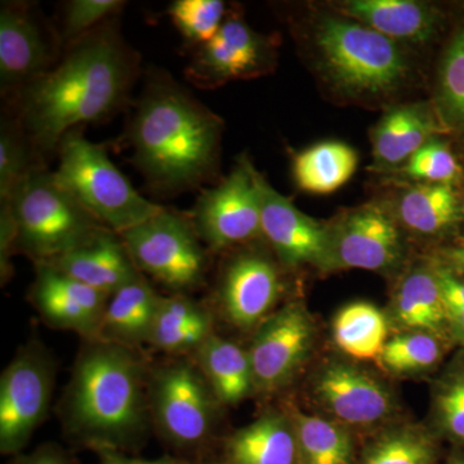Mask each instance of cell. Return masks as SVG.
Instances as JSON below:
<instances>
[{"instance_id": "7a4b0ae2", "label": "cell", "mask_w": 464, "mask_h": 464, "mask_svg": "<svg viewBox=\"0 0 464 464\" xmlns=\"http://www.w3.org/2000/svg\"><path fill=\"white\" fill-rule=\"evenodd\" d=\"M224 121L166 70L151 67L124 139L149 188L170 195L201 190L216 179Z\"/></svg>"}, {"instance_id": "9c48e42d", "label": "cell", "mask_w": 464, "mask_h": 464, "mask_svg": "<svg viewBox=\"0 0 464 464\" xmlns=\"http://www.w3.org/2000/svg\"><path fill=\"white\" fill-rule=\"evenodd\" d=\"M257 173L250 159L241 155L228 176L201 188L188 217L208 249L222 252L262 235Z\"/></svg>"}, {"instance_id": "5bb4252c", "label": "cell", "mask_w": 464, "mask_h": 464, "mask_svg": "<svg viewBox=\"0 0 464 464\" xmlns=\"http://www.w3.org/2000/svg\"><path fill=\"white\" fill-rule=\"evenodd\" d=\"M313 343V320L301 304H290L268 316L248 350L256 391L285 386L306 362Z\"/></svg>"}, {"instance_id": "83f0119b", "label": "cell", "mask_w": 464, "mask_h": 464, "mask_svg": "<svg viewBox=\"0 0 464 464\" xmlns=\"http://www.w3.org/2000/svg\"><path fill=\"white\" fill-rule=\"evenodd\" d=\"M400 221L420 235H438L460 219L459 201L451 185L420 183L401 195Z\"/></svg>"}, {"instance_id": "52a82bcc", "label": "cell", "mask_w": 464, "mask_h": 464, "mask_svg": "<svg viewBox=\"0 0 464 464\" xmlns=\"http://www.w3.org/2000/svg\"><path fill=\"white\" fill-rule=\"evenodd\" d=\"M119 237L142 275L176 293L203 285L207 250L188 215L164 207L158 215Z\"/></svg>"}, {"instance_id": "f546056e", "label": "cell", "mask_w": 464, "mask_h": 464, "mask_svg": "<svg viewBox=\"0 0 464 464\" xmlns=\"http://www.w3.org/2000/svg\"><path fill=\"white\" fill-rule=\"evenodd\" d=\"M298 458L302 464H351L353 441L340 424L317 415L295 413Z\"/></svg>"}, {"instance_id": "484cf974", "label": "cell", "mask_w": 464, "mask_h": 464, "mask_svg": "<svg viewBox=\"0 0 464 464\" xmlns=\"http://www.w3.org/2000/svg\"><path fill=\"white\" fill-rule=\"evenodd\" d=\"M359 157L355 150L340 141L316 143L293 159V176L301 190L310 194H332L350 181Z\"/></svg>"}, {"instance_id": "4fadbf2b", "label": "cell", "mask_w": 464, "mask_h": 464, "mask_svg": "<svg viewBox=\"0 0 464 464\" xmlns=\"http://www.w3.org/2000/svg\"><path fill=\"white\" fill-rule=\"evenodd\" d=\"M271 60L270 41L253 32L243 18L227 14L215 38L195 48L185 69L186 81L200 90H213L234 79L262 74Z\"/></svg>"}, {"instance_id": "f35d334b", "label": "cell", "mask_w": 464, "mask_h": 464, "mask_svg": "<svg viewBox=\"0 0 464 464\" xmlns=\"http://www.w3.org/2000/svg\"><path fill=\"white\" fill-rule=\"evenodd\" d=\"M436 274L444 298L448 326L454 340L464 347V283L448 268H436Z\"/></svg>"}, {"instance_id": "30bf717a", "label": "cell", "mask_w": 464, "mask_h": 464, "mask_svg": "<svg viewBox=\"0 0 464 464\" xmlns=\"http://www.w3.org/2000/svg\"><path fill=\"white\" fill-rule=\"evenodd\" d=\"M53 360L38 343L18 351L0 380V451L20 454L50 409Z\"/></svg>"}, {"instance_id": "7402d4cb", "label": "cell", "mask_w": 464, "mask_h": 464, "mask_svg": "<svg viewBox=\"0 0 464 464\" xmlns=\"http://www.w3.org/2000/svg\"><path fill=\"white\" fill-rule=\"evenodd\" d=\"M342 11L392 41L424 42L438 27V14L411 0H353Z\"/></svg>"}, {"instance_id": "ffe728a7", "label": "cell", "mask_w": 464, "mask_h": 464, "mask_svg": "<svg viewBox=\"0 0 464 464\" xmlns=\"http://www.w3.org/2000/svg\"><path fill=\"white\" fill-rule=\"evenodd\" d=\"M160 297L146 277L140 275L110 295L93 341L132 350L148 343Z\"/></svg>"}, {"instance_id": "d6a6232c", "label": "cell", "mask_w": 464, "mask_h": 464, "mask_svg": "<svg viewBox=\"0 0 464 464\" xmlns=\"http://www.w3.org/2000/svg\"><path fill=\"white\" fill-rule=\"evenodd\" d=\"M168 16L185 42L195 50L215 38L227 11L221 0H176L168 7Z\"/></svg>"}, {"instance_id": "e575fe53", "label": "cell", "mask_w": 464, "mask_h": 464, "mask_svg": "<svg viewBox=\"0 0 464 464\" xmlns=\"http://www.w3.org/2000/svg\"><path fill=\"white\" fill-rule=\"evenodd\" d=\"M435 448L418 431L391 433L371 449L362 464H431Z\"/></svg>"}, {"instance_id": "836d02e7", "label": "cell", "mask_w": 464, "mask_h": 464, "mask_svg": "<svg viewBox=\"0 0 464 464\" xmlns=\"http://www.w3.org/2000/svg\"><path fill=\"white\" fill-rule=\"evenodd\" d=\"M125 2L121 0H72L63 5L60 35L63 48L83 38L110 18L119 16Z\"/></svg>"}, {"instance_id": "7bdbcfd3", "label": "cell", "mask_w": 464, "mask_h": 464, "mask_svg": "<svg viewBox=\"0 0 464 464\" xmlns=\"http://www.w3.org/2000/svg\"><path fill=\"white\" fill-rule=\"evenodd\" d=\"M449 464H464V462H453V463H449Z\"/></svg>"}, {"instance_id": "1f68e13d", "label": "cell", "mask_w": 464, "mask_h": 464, "mask_svg": "<svg viewBox=\"0 0 464 464\" xmlns=\"http://www.w3.org/2000/svg\"><path fill=\"white\" fill-rule=\"evenodd\" d=\"M442 357V346L432 333L406 332L387 341L380 359L387 371L418 373L433 368Z\"/></svg>"}, {"instance_id": "2e32d148", "label": "cell", "mask_w": 464, "mask_h": 464, "mask_svg": "<svg viewBox=\"0 0 464 464\" xmlns=\"http://www.w3.org/2000/svg\"><path fill=\"white\" fill-rule=\"evenodd\" d=\"M35 268L29 301L44 323L94 340L110 295L51 266L35 265Z\"/></svg>"}, {"instance_id": "e0dca14e", "label": "cell", "mask_w": 464, "mask_h": 464, "mask_svg": "<svg viewBox=\"0 0 464 464\" xmlns=\"http://www.w3.org/2000/svg\"><path fill=\"white\" fill-rule=\"evenodd\" d=\"M282 290L279 270L258 253L244 252L226 266L218 297L228 322L248 331L267 319Z\"/></svg>"}, {"instance_id": "4dcf8cb0", "label": "cell", "mask_w": 464, "mask_h": 464, "mask_svg": "<svg viewBox=\"0 0 464 464\" xmlns=\"http://www.w3.org/2000/svg\"><path fill=\"white\" fill-rule=\"evenodd\" d=\"M48 168L32 140L11 114L0 123V200L8 199L18 186L36 170Z\"/></svg>"}, {"instance_id": "277c9868", "label": "cell", "mask_w": 464, "mask_h": 464, "mask_svg": "<svg viewBox=\"0 0 464 464\" xmlns=\"http://www.w3.org/2000/svg\"><path fill=\"white\" fill-rule=\"evenodd\" d=\"M16 232V253L48 264L96 239L108 228L57 182L48 168L36 170L5 200Z\"/></svg>"}, {"instance_id": "4316f807", "label": "cell", "mask_w": 464, "mask_h": 464, "mask_svg": "<svg viewBox=\"0 0 464 464\" xmlns=\"http://www.w3.org/2000/svg\"><path fill=\"white\" fill-rule=\"evenodd\" d=\"M393 314L411 331L436 334L448 326L436 268H415L406 275L395 295Z\"/></svg>"}, {"instance_id": "603a6c76", "label": "cell", "mask_w": 464, "mask_h": 464, "mask_svg": "<svg viewBox=\"0 0 464 464\" xmlns=\"http://www.w3.org/2000/svg\"><path fill=\"white\" fill-rule=\"evenodd\" d=\"M195 353L197 365L221 404H237L256 391L248 350L212 334Z\"/></svg>"}, {"instance_id": "d4e9b609", "label": "cell", "mask_w": 464, "mask_h": 464, "mask_svg": "<svg viewBox=\"0 0 464 464\" xmlns=\"http://www.w3.org/2000/svg\"><path fill=\"white\" fill-rule=\"evenodd\" d=\"M212 316L185 295L160 297L148 344L167 353L197 351L212 335Z\"/></svg>"}, {"instance_id": "b9f144b4", "label": "cell", "mask_w": 464, "mask_h": 464, "mask_svg": "<svg viewBox=\"0 0 464 464\" xmlns=\"http://www.w3.org/2000/svg\"><path fill=\"white\" fill-rule=\"evenodd\" d=\"M450 258L454 264L464 268V246H460V248L454 249L453 252L450 253Z\"/></svg>"}, {"instance_id": "8d00e7d4", "label": "cell", "mask_w": 464, "mask_h": 464, "mask_svg": "<svg viewBox=\"0 0 464 464\" xmlns=\"http://www.w3.org/2000/svg\"><path fill=\"white\" fill-rule=\"evenodd\" d=\"M440 101L454 123L464 125V30L449 45L440 70Z\"/></svg>"}, {"instance_id": "6da1fadb", "label": "cell", "mask_w": 464, "mask_h": 464, "mask_svg": "<svg viewBox=\"0 0 464 464\" xmlns=\"http://www.w3.org/2000/svg\"><path fill=\"white\" fill-rule=\"evenodd\" d=\"M141 75V56L125 41L119 16L63 50L60 61L41 78L7 101L39 152L57 154L67 133L101 123L130 105Z\"/></svg>"}, {"instance_id": "8fae6325", "label": "cell", "mask_w": 464, "mask_h": 464, "mask_svg": "<svg viewBox=\"0 0 464 464\" xmlns=\"http://www.w3.org/2000/svg\"><path fill=\"white\" fill-rule=\"evenodd\" d=\"M60 30L48 23L35 3L0 5V91L5 100L41 78L63 53Z\"/></svg>"}, {"instance_id": "8992f818", "label": "cell", "mask_w": 464, "mask_h": 464, "mask_svg": "<svg viewBox=\"0 0 464 464\" xmlns=\"http://www.w3.org/2000/svg\"><path fill=\"white\" fill-rule=\"evenodd\" d=\"M315 36L326 72L347 93L380 96L405 79L408 65L395 41L371 27L346 18L324 17Z\"/></svg>"}, {"instance_id": "74e56055", "label": "cell", "mask_w": 464, "mask_h": 464, "mask_svg": "<svg viewBox=\"0 0 464 464\" xmlns=\"http://www.w3.org/2000/svg\"><path fill=\"white\" fill-rule=\"evenodd\" d=\"M402 170L411 179L440 185H451L462 173L450 149L433 140L418 150Z\"/></svg>"}, {"instance_id": "7c38bea8", "label": "cell", "mask_w": 464, "mask_h": 464, "mask_svg": "<svg viewBox=\"0 0 464 464\" xmlns=\"http://www.w3.org/2000/svg\"><path fill=\"white\" fill-rule=\"evenodd\" d=\"M402 240L395 221L381 208L348 210L329 225V249L324 271H381L398 264Z\"/></svg>"}, {"instance_id": "9a60e30c", "label": "cell", "mask_w": 464, "mask_h": 464, "mask_svg": "<svg viewBox=\"0 0 464 464\" xmlns=\"http://www.w3.org/2000/svg\"><path fill=\"white\" fill-rule=\"evenodd\" d=\"M261 195L262 235L288 267L314 265L324 268L329 249V225L298 209L257 173Z\"/></svg>"}, {"instance_id": "cb8c5ba5", "label": "cell", "mask_w": 464, "mask_h": 464, "mask_svg": "<svg viewBox=\"0 0 464 464\" xmlns=\"http://www.w3.org/2000/svg\"><path fill=\"white\" fill-rule=\"evenodd\" d=\"M438 132L435 118L423 105L390 110L373 132L375 161L384 167L406 163Z\"/></svg>"}, {"instance_id": "44dd1931", "label": "cell", "mask_w": 464, "mask_h": 464, "mask_svg": "<svg viewBox=\"0 0 464 464\" xmlns=\"http://www.w3.org/2000/svg\"><path fill=\"white\" fill-rule=\"evenodd\" d=\"M226 460V464H297L292 418L268 413L243 427L227 440Z\"/></svg>"}, {"instance_id": "ab89813d", "label": "cell", "mask_w": 464, "mask_h": 464, "mask_svg": "<svg viewBox=\"0 0 464 464\" xmlns=\"http://www.w3.org/2000/svg\"><path fill=\"white\" fill-rule=\"evenodd\" d=\"M12 464H76L63 449L56 445H43L38 450L20 456Z\"/></svg>"}, {"instance_id": "ba28073f", "label": "cell", "mask_w": 464, "mask_h": 464, "mask_svg": "<svg viewBox=\"0 0 464 464\" xmlns=\"http://www.w3.org/2000/svg\"><path fill=\"white\" fill-rule=\"evenodd\" d=\"M218 400L199 366H163L149 380V409L159 433L179 450L201 449L210 438Z\"/></svg>"}, {"instance_id": "3957f363", "label": "cell", "mask_w": 464, "mask_h": 464, "mask_svg": "<svg viewBox=\"0 0 464 464\" xmlns=\"http://www.w3.org/2000/svg\"><path fill=\"white\" fill-rule=\"evenodd\" d=\"M148 378L136 350L88 340L61 406L69 438L90 450L136 448L148 423Z\"/></svg>"}, {"instance_id": "f1b7e54d", "label": "cell", "mask_w": 464, "mask_h": 464, "mask_svg": "<svg viewBox=\"0 0 464 464\" xmlns=\"http://www.w3.org/2000/svg\"><path fill=\"white\" fill-rule=\"evenodd\" d=\"M389 324L380 308L355 302L342 308L333 323V338L340 350L357 360L381 356L389 341Z\"/></svg>"}, {"instance_id": "d590c367", "label": "cell", "mask_w": 464, "mask_h": 464, "mask_svg": "<svg viewBox=\"0 0 464 464\" xmlns=\"http://www.w3.org/2000/svg\"><path fill=\"white\" fill-rule=\"evenodd\" d=\"M433 411L440 431L464 442V365L445 375L436 387Z\"/></svg>"}, {"instance_id": "5b68a950", "label": "cell", "mask_w": 464, "mask_h": 464, "mask_svg": "<svg viewBox=\"0 0 464 464\" xmlns=\"http://www.w3.org/2000/svg\"><path fill=\"white\" fill-rule=\"evenodd\" d=\"M54 179L103 227L121 235L163 210L133 188L112 163L105 146L74 130L57 149Z\"/></svg>"}, {"instance_id": "60d3db41", "label": "cell", "mask_w": 464, "mask_h": 464, "mask_svg": "<svg viewBox=\"0 0 464 464\" xmlns=\"http://www.w3.org/2000/svg\"><path fill=\"white\" fill-rule=\"evenodd\" d=\"M99 464H188L181 462V460L172 459V458H166V459L158 460H146L141 458H134L128 456L123 451L115 450V449L100 448L94 449Z\"/></svg>"}, {"instance_id": "d6986e66", "label": "cell", "mask_w": 464, "mask_h": 464, "mask_svg": "<svg viewBox=\"0 0 464 464\" xmlns=\"http://www.w3.org/2000/svg\"><path fill=\"white\" fill-rule=\"evenodd\" d=\"M43 265L51 266L109 295L141 275L121 237L110 230L85 246Z\"/></svg>"}, {"instance_id": "ac0fdd59", "label": "cell", "mask_w": 464, "mask_h": 464, "mask_svg": "<svg viewBox=\"0 0 464 464\" xmlns=\"http://www.w3.org/2000/svg\"><path fill=\"white\" fill-rule=\"evenodd\" d=\"M314 389L329 413L353 426L380 423L395 409L392 395L384 384L346 362L324 366Z\"/></svg>"}]
</instances>
